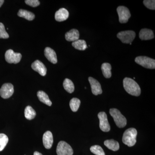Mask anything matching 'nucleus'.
Wrapping results in <instances>:
<instances>
[{
  "instance_id": "obj_1",
  "label": "nucleus",
  "mask_w": 155,
  "mask_h": 155,
  "mask_svg": "<svg viewBox=\"0 0 155 155\" xmlns=\"http://www.w3.org/2000/svg\"><path fill=\"white\" fill-rule=\"evenodd\" d=\"M124 89L129 94L138 97L141 94V89L135 81L129 78H125L123 80Z\"/></svg>"
},
{
  "instance_id": "obj_2",
  "label": "nucleus",
  "mask_w": 155,
  "mask_h": 155,
  "mask_svg": "<svg viewBox=\"0 0 155 155\" xmlns=\"http://www.w3.org/2000/svg\"><path fill=\"white\" fill-rule=\"evenodd\" d=\"M137 134V130L135 128H128L123 134L122 142L128 147L134 146L136 143Z\"/></svg>"
},
{
  "instance_id": "obj_3",
  "label": "nucleus",
  "mask_w": 155,
  "mask_h": 155,
  "mask_svg": "<svg viewBox=\"0 0 155 155\" xmlns=\"http://www.w3.org/2000/svg\"><path fill=\"white\" fill-rule=\"evenodd\" d=\"M110 114L114 119L116 125L119 128L125 127L127 125V119L119 110L115 108L111 109Z\"/></svg>"
},
{
  "instance_id": "obj_4",
  "label": "nucleus",
  "mask_w": 155,
  "mask_h": 155,
  "mask_svg": "<svg viewBox=\"0 0 155 155\" xmlns=\"http://www.w3.org/2000/svg\"><path fill=\"white\" fill-rule=\"evenodd\" d=\"M135 61L137 64L147 69H155L154 59L146 56H139L135 58Z\"/></svg>"
},
{
  "instance_id": "obj_5",
  "label": "nucleus",
  "mask_w": 155,
  "mask_h": 155,
  "mask_svg": "<svg viewBox=\"0 0 155 155\" xmlns=\"http://www.w3.org/2000/svg\"><path fill=\"white\" fill-rule=\"evenodd\" d=\"M117 36L123 43L130 44L135 38L136 34L133 31H125L119 32Z\"/></svg>"
},
{
  "instance_id": "obj_6",
  "label": "nucleus",
  "mask_w": 155,
  "mask_h": 155,
  "mask_svg": "<svg viewBox=\"0 0 155 155\" xmlns=\"http://www.w3.org/2000/svg\"><path fill=\"white\" fill-rule=\"evenodd\" d=\"M56 152L58 155H72L73 154L72 147L64 141L59 142Z\"/></svg>"
},
{
  "instance_id": "obj_7",
  "label": "nucleus",
  "mask_w": 155,
  "mask_h": 155,
  "mask_svg": "<svg viewBox=\"0 0 155 155\" xmlns=\"http://www.w3.org/2000/svg\"><path fill=\"white\" fill-rule=\"evenodd\" d=\"M5 58L9 64H17L21 61L22 55L20 53L14 52L13 50L9 49L6 52Z\"/></svg>"
},
{
  "instance_id": "obj_8",
  "label": "nucleus",
  "mask_w": 155,
  "mask_h": 155,
  "mask_svg": "<svg viewBox=\"0 0 155 155\" xmlns=\"http://www.w3.org/2000/svg\"><path fill=\"white\" fill-rule=\"evenodd\" d=\"M117 11L120 23H125L128 22L131 16L129 9L125 6H119L117 8Z\"/></svg>"
},
{
  "instance_id": "obj_9",
  "label": "nucleus",
  "mask_w": 155,
  "mask_h": 155,
  "mask_svg": "<svg viewBox=\"0 0 155 155\" xmlns=\"http://www.w3.org/2000/svg\"><path fill=\"white\" fill-rule=\"evenodd\" d=\"M100 120V127L104 132H109L110 130V126L108 122L107 116L105 112H101L98 114Z\"/></svg>"
},
{
  "instance_id": "obj_10",
  "label": "nucleus",
  "mask_w": 155,
  "mask_h": 155,
  "mask_svg": "<svg viewBox=\"0 0 155 155\" xmlns=\"http://www.w3.org/2000/svg\"><path fill=\"white\" fill-rule=\"evenodd\" d=\"M14 93V86L11 83L4 84L0 89V96L4 99L9 98Z\"/></svg>"
},
{
  "instance_id": "obj_11",
  "label": "nucleus",
  "mask_w": 155,
  "mask_h": 155,
  "mask_svg": "<svg viewBox=\"0 0 155 155\" xmlns=\"http://www.w3.org/2000/svg\"><path fill=\"white\" fill-rule=\"evenodd\" d=\"M88 81L91 86V91L93 94L95 95H97L102 93L101 87L98 81L91 77H89Z\"/></svg>"
},
{
  "instance_id": "obj_12",
  "label": "nucleus",
  "mask_w": 155,
  "mask_h": 155,
  "mask_svg": "<svg viewBox=\"0 0 155 155\" xmlns=\"http://www.w3.org/2000/svg\"><path fill=\"white\" fill-rule=\"evenodd\" d=\"M31 68L41 76H44L46 75V67L41 61L38 60L35 61L31 64Z\"/></svg>"
},
{
  "instance_id": "obj_13",
  "label": "nucleus",
  "mask_w": 155,
  "mask_h": 155,
  "mask_svg": "<svg viewBox=\"0 0 155 155\" xmlns=\"http://www.w3.org/2000/svg\"><path fill=\"white\" fill-rule=\"evenodd\" d=\"M52 134L50 131L45 132L43 136V143L45 147L47 149H50L52 146L53 143Z\"/></svg>"
},
{
  "instance_id": "obj_14",
  "label": "nucleus",
  "mask_w": 155,
  "mask_h": 155,
  "mask_svg": "<svg viewBox=\"0 0 155 155\" xmlns=\"http://www.w3.org/2000/svg\"><path fill=\"white\" fill-rule=\"evenodd\" d=\"M69 16V13L67 9L62 8L60 9L56 12L55 14V19L58 22H62L68 19Z\"/></svg>"
},
{
  "instance_id": "obj_15",
  "label": "nucleus",
  "mask_w": 155,
  "mask_h": 155,
  "mask_svg": "<svg viewBox=\"0 0 155 155\" xmlns=\"http://www.w3.org/2000/svg\"><path fill=\"white\" fill-rule=\"evenodd\" d=\"M45 55L50 62L53 64L58 62L57 54L55 51L51 48H46L45 50Z\"/></svg>"
},
{
  "instance_id": "obj_16",
  "label": "nucleus",
  "mask_w": 155,
  "mask_h": 155,
  "mask_svg": "<svg viewBox=\"0 0 155 155\" xmlns=\"http://www.w3.org/2000/svg\"><path fill=\"white\" fill-rule=\"evenodd\" d=\"M139 38L142 40H149L154 38L153 32L151 29L143 28L139 32Z\"/></svg>"
},
{
  "instance_id": "obj_17",
  "label": "nucleus",
  "mask_w": 155,
  "mask_h": 155,
  "mask_svg": "<svg viewBox=\"0 0 155 155\" xmlns=\"http://www.w3.org/2000/svg\"><path fill=\"white\" fill-rule=\"evenodd\" d=\"M65 38L67 41H75L79 38V33L76 29H72L65 34Z\"/></svg>"
},
{
  "instance_id": "obj_18",
  "label": "nucleus",
  "mask_w": 155,
  "mask_h": 155,
  "mask_svg": "<svg viewBox=\"0 0 155 155\" xmlns=\"http://www.w3.org/2000/svg\"><path fill=\"white\" fill-rule=\"evenodd\" d=\"M37 96L39 100L41 102L45 104L48 106H51L52 105V102L49 98L48 94L44 91H40L37 92Z\"/></svg>"
},
{
  "instance_id": "obj_19",
  "label": "nucleus",
  "mask_w": 155,
  "mask_h": 155,
  "mask_svg": "<svg viewBox=\"0 0 155 155\" xmlns=\"http://www.w3.org/2000/svg\"><path fill=\"white\" fill-rule=\"evenodd\" d=\"M105 146L109 149L112 150L114 151H116L119 149V144L118 141L113 139L107 140L104 142Z\"/></svg>"
},
{
  "instance_id": "obj_20",
  "label": "nucleus",
  "mask_w": 155,
  "mask_h": 155,
  "mask_svg": "<svg viewBox=\"0 0 155 155\" xmlns=\"http://www.w3.org/2000/svg\"><path fill=\"white\" fill-rule=\"evenodd\" d=\"M17 15L19 17L25 18V19L29 21L33 20L35 18V15L32 12L26 11V10H22V9L19 10Z\"/></svg>"
},
{
  "instance_id": "obj_21",
  "label": "nucleus",
  "mask_w": 155,
  "mask_h": 155,
  "mask_svg": "<svg viewBox=\"0 0 155 155\" xmlns=\"http://www.w3.org/2000/svg\"><path fill=\"white\" fill-rule=\"evenodd\" d=\"M112 67L110 64L109 63H104L101 66V70L103 75L107 78H110L112 75L111 72Z\"/></svg>"
},
{
  "instance_id": "obj_22",
  "label": "nucleus",
  "mask_w": 155,
  "mask_h": 155,
  "mask_svg": "<svg viewBox=\"0 0 155 155\" xmlns=\"http://www.w3.org/2000/svg\"><path fill=\"white\" fill-rule=\"evenodd\" d=\"M72 46L76 49L80 51H84L87 48L86 41L84 40H78L73 42Z\"/></svg>"
},
{
  "instance_id": "obj_23",
  "label": "nucleus",
  "mask_w": 155,
  "mask_h": 155,
  "mask_svg": "<svg viewBox=\"0 0 155 155\" xmlns=\"http://www.w3.org/2000/svg\"><path fill=\"white\" fill-rule=\"evenodd\" d=\"M25 117L26 119L28 120H32L34 119L36 116V112L30 106H28L25 107L24 111Z\"/></svg>"
},
{
  "instance_id": "obj_24",
  "label": "nucleus",
  "mask_w": 155,
  "mask_h": 155,
  "mask_svg": "<svg viewBox=\"0 0 155 155\" xmlns=\"http://www.w3.org/2000/svg\"><path fill=\"white\" fill-rule=\"evenodd\" d=\"M63 86L66 91L69 93H72L75 90V86L72 81L68 78H66L63 83Z\"/></svg>"
},
{
  "instance_id": "obj_25",
  "label": "nucleus",
  "mask_w": 155,
  "mask_h": 155,
  "mask_svg": "<svg viewBox=\"0 0 155 155\" xmlns=\"http://www.w3.org/2000/svg\"><path fill=\"white\" fill-rule=\"evenodd\" d=\"M81 104L80 100L77 98H73L69 102V106L73 112H77L79 109Z\"/></svg>"
},
{
  "instance_id": "obj_26",
  "label": "nucleus",
  "mask_w": 155,
  "mask_h": 155,
  "mask_svg": "<svg viewBox=\"0 0 155 155\" xmlns=\"http://www.w3.org/2000/svg\"><path fill=\"white\" fill-rule=\"evenodd\" d=\"M8 137L4 134H0V151H2L8 142Z\"/></svg>"
},
{
  "instance_id": "obj_27",
  "label": "nucleus",
  "mask_w": 155,
  "mask_h": 155,
  "mask_svg": "<svg viewBox=\"0 0 155 155\" xmlns=\"http://www.w3.org/2000/svg\"><path fill=\"white\" fill-rule=\"evenodd\" d=\"M90 150L91 153L96 155H105L102 148L99 145H94L91 147Z\"/></svg>"
},
{
  "instance_id": "obj_28",
  "label": "nucleus",
  "mask_w": 155,
  "mask_h": 155,
  "mask_svg": "<svg viewBox=\"0 0 155 155\" xmlns=\"http://www.w3.org/2000/svg\"><path fill=\"white\" fill-rule=\"evenodd\" d=\"M9 37V35L5 29V25L2 23L0 22V38L7 39Z\"/></svg>"
},
{
  "instance_id": "obj_29",
  "label": "nucleus",
  "mask_w": 155,
  "mask_h": 155,
  "mask_svg": "<svg viewBox=\"0 0 155 155\" xmlns=\"http://www.w3.org/2000/svg\"><path fill=\"white\" fill-rule=\"evenodd\" d=\"M143 4L146 7L150 10H155V1L154 0H144Z\"/></svg>"
},
{
  "instance_id": "obj_30",
  "label": "nucleus",
  "mask_w": 155,
  "mask_h": 155,
  "mask_svg": "<svg viewBox=\"0 0 155 155\" xmlns=\"http://www.w3.org/2000/svg\"><path fill=\"white\" fill-rule=\"evenodd\" d=\"M25 2L26 5L34 8L38 7L40 5V2L38 0H26Z\"/></svg>"
},
{
  "instance_id": "obj_31",
  "label": "nucleus",
  "mask_w": 155,
  "mask_h": 155,
  "mask_svg": "<svg viewBox=\"0 0 155 155\" xmlns=\"http://www.w3.org/2000/svg\"><path fill=\"white\" fill-rule=\"evenodd\" d=\"M34 155H43L40 153L38 152V151H35L34 153Z\"/></svg>"
},
{
  "instance_id": "obj_32",
  "label": "nucleus",
  "mask_w": 155,
  "mask_h": 155,
  "mask_svg": "<svg viewBox=\"0 0 155 155\" xmlns=\"http://www.w3.org/2000/svg\"><path fill=\"white\" fill-rule=\"evenodd\" d=\"M4 2H5V1L4 0H0V8Z\"/></svg>"
},
{
  "instance_id": "obj_33",
  "label": "nucleus",
  "mask_w": 155,
  "mask_h": 155,
  "mask_svg": "<svg viewBox=\"0 0 155 155\" xmlns=\"http://www.w3.org/2000/svg\"><path fill=\"white\" fill-rule=\"evenodd\" d=\"M130 45H131V43H130Z\"/></svg>"
},
{
  "instance_id": "obj_34",
  "label": "nucleus",
  "mask_w": 155,
  "mask_h": 155,
  "mask_svg": "<svg viewBox=\"0 0 155 155\" xmlns=\"http://www.w3.org/2000/svg\"></svg>"
}]
</instances>
